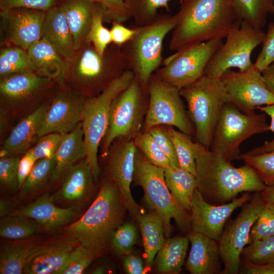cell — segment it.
Instances as JSON below:
<instances>
[{"label": "cell", "mask_w": 274, "mask_h": 274, "mask_svg": "<svg viewBox=\"0 0 274 274\" xmlns=\"http://www.w3.org/2000/svg\"><path fill=\"white\" fill-rule=\"evenodd\" d=\"M20 157L16 156L1 157L0 159V182L10 191L18 189V168Z\"/></svg>", "instance_id": "cell-47"}, {"label": "cell", "mask_w": 274, "mask_h": 274, "mask_svg": "<svg viewBox=\"0 0 274 274\" xmlns=\"http://www.w3.org/2000/svg\"><path fill=\"white\" fill-rule=\"evenodd\" d=\"M188 237H168L154 259L155 268L161 273H178L185 263L189 246Z\"/></svg>", "instance_id": "cell-32"}, {"label": "cell", "mask_w": 274, "mask_h": 274, "mask_svg": "<svg viewBox=\"0 0 274 274\" xmlns=\"http://www.w3.org/2000/svg\"><path fill=\"white\" fill-rule=\"evenodd\" d=\"M136 148L152 164L166 168L170 166L169 160L148 132H141L133 139Z\"/></svg>", "instance_id": "cell-41"}, {"label": "cell", "mask_w": 274, "mask_h": 274, "mask_svg": "<svg viewBox=\"0 0 274 274\" xmlns=\"http://www.w3.org/2000/svg\"><path fill=\"white\" fill-rule=\"evenodd\" d=\"M239 159L254 168L265 185L274 186V151L255 155L241 153Z\"/></svg>", "instance_id": "cell-42"}, {"label": "cell", "mask_w": 274, "mask_h": 274, "mask_svg": "<svg viewBox=\"0 0 274 274\" xmlns=\"http://www.w3.org/2000/svg\"><path fill=\"white\" fill-rule=\"evenodd\" d=\"M49 102V100L44 102L14 127L4 142L1 157L16 156L29 150L34 141L39 137Z\"/></svg>", "instance_id": "cell-25"}, {"label": "cell", "mask_w": 274, "mask_h": 274, "mask_svg": "<svg viewBox=\"0 0 274 274\" xmlns=\"http://www.w3.org/2000/svg\"><path fill=\"white\" fill-rule=\"evenodd\" d=\"M180 92L187 102L188 114L195 127L196 142L210 149L221 112L228 102L221 78L204 75Z\"/></svg>", "instance_id": "cell-6"}, {"label": "cell", "mask_w": 274, "mask_h": 274, "mask_svg": "<svg viewBox=\"0 0 274 274\" xmlns=\"http://www.w3.org/2000/svg\"><path fill=\"white\" fill-rule=\"evenodd\" d=\"M251 197L250 192H246L228 203L215 205L207 202L196 188L193 195L190 211V231L218 241L232 213Z\"/></svg>", "instance_id": "cell-20"}, {"label": "cell", "mask_w": 274, "mask_h": 274, "mask_svg": "<svg viewBox=\"0 0 274 274\" xmlns=\"http://www.w3.org/2000/svg\"><path fill=\"white\" fill-rule=\"evenodd\" d=\"M45 231L33 219L24 216L8 215L0 221V236L4 240L26 239Z\"/></svg>", "instance_id": "cell-36"}, {"label": "cell", "mask_w": 274, "mask_h": 274, "mask_svg": "<svg viewBox=\"0 0 274 274\" xmlns=\"http://www.w3.org/2000/svg\"><path fill=\"white\" fill-rule=\"evenodd\" d=\"M37 160L31 149L20 158L18 168V189L22 186Z\"/></svg>", "instance_id": "cell-55"}, {"label": "cell", "mask_w": 274, "mask_h": 274, "mask_svg": "<svg viewBox=\"0 0 274 274\" xmlns=\"http://www.w3.org/2000/svg\"><path fill=\"white\" fill-rule=\"evenodd\" d=\"M57 80L31 71L11 74L0 78V100L3 111L24 108L46 100L53 94Z\"/></svg>", "instance_id": "cell-15"}, {"label": "cell", "mask_w": 274, "mask_h": 274, "mask_svg": "<svg viewBox=\"0 0 274 274\" xmlns=\"http://www.w3.org/2000/svg\"><path fill=\"white\" fill-rule=\"evenodd\" d=\"M164 177L167 186L176 201L190 212L193 195L196 189L195 176L180 167L169 166L164 168Z\"/></svg>", "instance_id": "cell-33"}, {"label": "cell", "mask_w": 274, "mask_h": 274, "mask_svg": "<svg viewBox=\"0 0 274 274\" xmlns=\"http://www.w3.org/2000/svg\"><path fill=\"white\" fill-rule=\"evenodd\" d=\"M42 39L50 44L64 58L75 51L74 39L61 8L57 5L47 12Z\"/></svg>", "instance_id": "cell-27"}, {"label": "cell", "mask_w": 274, "mask_h": 274, "mask_svg": "<svg viewBox=\"0 0 274 274\" xmlns=\"http://www.w3.org/2000/svg\"><path fill=\"white\" fill-rule=\"evenodd\" d=\"M133 181L143 189L148 207L161 217L166 238L172 231V219L181 230L191 229L190 215L178 203L167 186L164 168L151 163L138 149Z\"/></svg>", "instance_id": "cell-7"}, {"label": "cell", "mask_w": 274, "mask_h": 274, "mask_svg": "<svg viewBox=\"0 0 274 274\" xmlns=\"http://www.w3.org/2000/svg\"><path fill=\"white\" fill-rule=\"evenodd\" d=\"M228 102L245 113L274 104V95L268 89L262 72L254 65L244 72L227 71L221 77Z\"/></svg>", "instance_id": "cell-16"}, {"label": "cell", "mask_w": 274, "mask_h": 274, "mask_svg": "<svg viewBox=\"0 0 274 274\" xmlns=\"http://www.w3.org/2000/svg\"><path fill=\"white\" fill-rule=\"evenodd\" d=\"M188 237L191 249L186 262V269L191 274L221 273L222 262L217 241L192 231Z\"/></svg>", "instance_id": "cell-24"}, {"label": "cell", "mask_w": 274, "mask_h": 274, "mask_svg": "<svg viewBox=\"0 0 274 274\" xmlns=\"http://www.w3.org/2000/svg\"><path fill=\"white\" fill-rule=\"evenodd\" d=\"M62 178L60 189L51 195L53 201L64 208H81L91 196L95 181L86 158L71 166Z\"/></svg>", "instance_id": "cell-21"}, {"label": "cell", "mask_w": 274, "mask_h": 274, "mask_svg": "<svg viewBox=\"0 0 274 274\" xmlns=\"http://www.w3.org/2000/svg\"><path fill=\"white\" fill-rule=\"evenodd\" d=\"M272 235H274V207L265 202L251 228L248 245Z\"/></svg>", "instance_id": "cell-45"}, {"label": "cell", "mask_w": 274, "mask_h": 274, "mask_svg": "<svg viewBox=\"0 0 274 274\" xmlns=\"http://www.w3.org/2000/svg\"><path fill=\"white\" fill-rule=\"evenodd\" d=\"M55 165L54 155L37 160L20 189V198L30 197L43 189L51 180Z\"/></svg>", "instance_id": "cell-37"}, {"label": "cell", "mask_w": 274, "mask_h": 274, "mask_svg": "<svg viewBox=\"0 0 274 274\" xmlns=\"http://www.w3.org/2000/svg\"><path fill=\"white\" fill-rule=\"evenodd\" d=\"M86 98L58 82L50 98L39 138L52 132L66 134L73 130L81 122Z\"/></svg>", "instance_id": "cell-19"}, {"label": "cell", "mask_w": 274, "mask_h": 274, "mask_svg": "<svg viewBox=\"0 0 274 274\" xmlns=\"http://www.w3.org/2000/svg\"><path fill=\"white\" fill-rule=\"evenodd\" d=\"M97 257L80 245L72 252L56 274H80Z\"/></svg>", "instance_id": "cell-46"}, {"label": "cell", "mask_w": 274, "mask_h": 274, "mask_svg": "<svg viewBox=\"0 0 274 274\" xmlns=\"http://www.w3.org/2000/svg\"><path fill=\"white\" fill-rule=\"evenodd\" d=\"M79 246V242L68 235L42 241L28 262L24 273L56 274Z\"/></svg>", "instance_id": "cell-22"}, {"label": "cell", "mask_w": 274, "mask_h": 274, "mask_svg": "<svg viewBox=\"0 0 274 274\" xmlns=\"http://www.w3.org/2000/svg\"><path fill=\"white\" fill-rule=\"evenodd\" d=\"M174 16L168 49L175 52L225 38L236 20L232 0H184Z\"/></svg>", "instance_id": "cell-2"}, {"label": "cell", "mask_w": 274, "mask_h": 274, "mask_svg": "<svg viewBox=\"0 0 274 274\" xmlns=\"http://www.w3.org/2000/svg\"><path fill=\"white\" fill-rule=\"evenodd\" d=\"M241 257L244 262L255 264L274 263V235L249 244Z\"/></svg>", "instance_id": "cell-40"}, {"label": "cell", "mask_w": 274, "mask_h": 274, "mask_svg": "<svg viewBox=\"0 0 274 274\" xmlns=\"http://www.w3.org/2000/svg\"><path fill=\"white\" fill-rule=\"evenodd\" d=\"M127 211L116 184L105 177L92 204L77 220L65 229L79 245L98 257L111 246L113 235L124 221Z\"/></svg>", "instance_id": "cell-1"}, {"label": "cell", "mask_w": 274, "mask_h": 274, "mask_svg": "<svg viewBox=\"0 0 274 274\" xmlns=\"http://www.w3.org/2000/svg\"><path fill=\"white\" fill-rule=\"evenodd\" d=\"M242 273L274 274V263L255 264L243 262Z\"/></svg>", "instance_id": "cell-57"}, {"label": "cell", "mask_w": 274, "mask_h": 274, "mask_svg": "<svg viewBox=\"0 0 274 274\" xmlns=\"http://www.w3.org/2000/svg\"><path fill=\"white\" fill-rule=\"evenodd\" d=\"M11 202L5 199H1L0 201V216L1 217L9 215L13 210Z\"/></svg>", "instance_id": "cell-60"}, {"label": "cell", "mask_w": 274, "mask_h": 274, "mask_svg": "<svg viewBox=\"0 0 274 274\" xmlns=\"http://www.w3.org/2000/svg\"><path fill=\"white\" fill-rule=\"evenodd\" d=\"M106 272V268L104 266H99L95 268L92 272V273H104Z\"/></svg>", "instance_id": "cell-61"}, {"label": "cell", "mask_w": 274, "mask_h": 274, "mask_svg": "<svg viewBox=\"0 0 274 274\" xmlns=\"http://www.w3.org/2000/svg\"><path fill=\"white\" fill-rule=\"evenodd\" d=\"M104 22L109 23L105 11L101 9L93 17L88 35V41L101 54L112 43L110 30L104 26Z\"/></svg>", "instance_id": "cell-44"}, {"label": "cell", "mask_w": 274, "mask_h": 274, "mask_svg": "<svg viewBox=\"0 0 274 274\" xmlns=\"http://www.w3.org/2000/svg\"><path fill=\"white\" fill-rule=\"evenodd\" d=\"M56 165L51 180L56 182L73 165L86 157L81 122L71 132L65 134L54 154Z\"/></svg>", "instance_id": "cell-29"}, {"label": "cell", "mask_w": 274, "mask_h": 274, "mask_svg": "<svg viewBox=\"0 0 274 274\" xmlns=\"http://www.w3.org/2000/svg\"><path fill=\"white\" fill-rule=\"evenodd\" d=\"M149 105L143 132L156 125L175 127L188 135H195V127L186 110L180 90L160 80L154 74L148 83Z\"/></svg>", "instance_id": "cell-12"}, {"label": "cell", "mask_w": 274, "mask_h": 274, "mask_svg": "<svg viewBox=\"0 0 274 274\" xmlns=\"http://www.w3.org/2000/svg\"><path fill=\"white\" fill-rule=\"evenodd\" d=\"M165 126L174 145L180 167L195 176L196 157L206 147L196 142H193L192 136L177 130L173 126Z\"/></svg>", "instance_id": "cell-35"}, {"label": "cell", "mask_w": 274, "mask_h": 274, "mask_svg": "<svg viewBox=\"0 0 274 274\" xmlns=\"http://www.w3.org/2000/svg\"><path fill=\"white\" fill-rule=\"evenodd\" d=\"M123 265L125 271L128 274H143L148 271L143 259L132 252L123 256Z\"/></svg>", "instance_id": "cell-56"}, {"label": "cell", "mask_w": 274, "mask_h": 274, "mask_svg": "<svg viewBox=\"0 0 274 274\" xmlns=\"http://www.w3.org/2000/svg\"><path fill=\"white\" fill-rule=\"evenodd\" d=\"M47 12L26 8L0 10L1 46L14 45L25 50L42 39Z\"/></svg>", "instance_id": "cell-17"}, {"label": "cell", "mask_w": 274, "mask_h": 274, "mask_svg": "<svg viewBox=\"0 0 274 274\" xmlns=\"http://www.w3.org/2000/svg\"><path fill=\"white\" fill-rule=\"evenodd\" d=\"M223 43L222 39L212 40L176 51L154 74L180 90L205 75L207 66Z\"/></svg>", "instance_id": "cell-13"}, {"label": "cell", "mask_w": 274, "mask_h": 274, "mask_svg": "<svg viewBox=\"0 0 274 274\" xmlns=\"http://www.w3.org/2000/svg\"><path fill=\"white\" fill-rule=\"evenodd\" d=\"M258 110L270 117L271 120L269 125V130H271L273 133V138L270 141H266L260 146L254 148L243 153L246 155H255L274 151V104L259 107Z\"/></svg>", "instance_id": "cell-53"}, {"label": "cell", "mask_w": 274, "mask_h": 274, "mask_svg": "<svg viewBox=\"0 0 274 274\" xmlns=\"http://www.w3.org/2000/svg\"><path fill=\"white\" fill-rule=\"evenodd\" d=\"M262 74L267 87L274 95V63L265 68Z\"/></svg>", "instance_id": "cell-58"}, {"label": "cell", "mask_w": 274, "mask_h": 274, "mask_svg": "<svg viewBox=\"0 0 274 274\" xmlns=\"http://www.w3.org/2000/svg\"><path fill=\"white\" fill-rule=\"evenodd\" d=\"M195 170L197 189L213 204L228 203L241 193L261 192L266 186L250 165L235 167L207 148L196 157Z\"/></svg>", "instance_id": "cell-4"}, {"label": "cell", "mask_w": 274, "mask_h": 274, "mask_svg": "<svg viewBox=\"0 0 274 274\" xmlns=\"http://www.w3.org/2000/svg\"><path fill=\"white\" fill-rule=\"evenodd\" d=\"M30 71L42 77L60 79L65 59L50 44L41 39L27 50Z\"/></svg>", "instance_id": "cell-30"}, {"label": "cell", "mask_w": 274, "mask_h": 274, "mask_svg": "<svg viewBox=\"0 0 274 274\" xmlns=\"http://www.w3.org/2000/svg\"><path fill=\"white\" fill-rule=\"evenodd\" d=\"M126 70L121 47L111 43L101 54L88 41L65 59L58 82L91 98L101 93Z\"/></svg>", "instance_id": "cell-3"}, {"label": "cell", "mask_w": 274, "mask_h": 274, "mask_svg": "<svg viewBox=\"0 0 274 274\" xmlns=\"http://www.w3.org/2000/svg\"><path fill=\"white\" fill-rule=\"evenodd\" d=\"M264 201L260 192H256L243 206L237 216L223 229L217 241L224 269L222 274L239 272L242 252L248 245L251 228L258 217Z\"/></svg>", "instance_id": "cell-14"}, {"label": "cell", "mask_w": 274, "mask_h": 274, "mask_svg": "<svg viewBox=\"0 0 274 274\" xmlns=\"http://www.w3.org/2000/svg\"><path fill=\"white\" fill-rule=\"evenodd\" d=\"M105 11L109 23L126 22L131 18L125 0H92Z\"/></svg>", "instance_id": "cell-49"}, {"label": "cell", "mask_w": 274, "mask_h": 274, "mask_svg": "<svg viewBox=\"0 0 274 274\" xmlns=\"http://www.w3.org/2000/svg\"><path fill=\"white\" fill-rule=\"evenodd\" d=\"M135 225L130 222L123 223L115 231L111 241V247L116 254L124 256L132 252L138 240Z\"/></svg>", "instance_id": "cell-43"}, {"label": "cell", "mask_w": 274, "mask_h": 274, "mask_svg": "<svg viewBox=\"0 0 274 274\" xmlns=\"http://www.w3.org/2000/svg\"><path fill=\"white\" fill-rule=\"evenodd\" d=\"M149 105V93L134 76L129 84L113 99L110 107L108 130L99 148L105 157L117 138L133 140L142 132Z\"/></svg>", "instance_id": "cell-8"}, {"label": "cell", "mask_w": 274, "mask_h": 274, "mask_svg": "<svg viewBox=\"0 0 274 274\" xmlns=\"http://www.w3.org/2000/svg\"><path fill=\"white\" fill-rule=\"evenodd\" d=\"M134 76L131 71L126 70L101 93L93 97L87 98L84 103L81 124L86 159L95 181H97L101 173L98 150L109 127L111 103L114 97L129 84Z\"/></svg>", "instance_id": "cell-9"}, {"label": "cell", "mask_w": 274, "mask_h": 274, "mask_svg": "<svg viewBox=\"0 0 274 274\" xmlns=\"http://www.w3.org/2000/svg\"><path fill=\"white\" fill-rule=\"evenodd\" d=\"M269 130L265 113H243L227 102L220 114L209 149L231 162L239 159V147L245 140Z\"/></svg>", "instance_id": "cell-10"}, {"label": "cell", "mask_w": 274, "mask_h": 274, "mask_svg": "<svg viewBox=\"0 0 274 274\" xmlns=\"http://www.w3.org/2000/svg\"><path fill=\"white\" fill-rule=\"evenodd\" d=\"M260 193L264 202L274 207V186H266Z\"/></svg>", "instance_id": "cell-59"}, {"label": "cell", "mask_w": 274, "mask_h": 274, "mask_svg": "<svg viewBox=\"0 0 274 274\" xmlns=\"http://www.w3.org/2000/svg\"><path fill=\"white\" fill-rule=\"evenodd\" d=\"M172 0H125L135 26L144 25L154 21L160 8L169 13V3ZM184 0H179L181 4Z\"/></svg>", "instance_id": "cell-38"}, {"label": "cell", "mask_w": 274, "mask_h": 274, "mask_svg": "<svg viewBox=\"0 0 274 274\" xmlns=\"http://www.w3.org/2000/svg\"><path fill=\"white\" fill-rule=\"evenodd\" d=\"M148 132L166 155L170 166L180 167L174 145L167 132L165 125L154 126L150 128Z\"/></svg>", "instance_id": "cell-48"}, {"label": "cell", "mask_w": 274, "mask_h": 274, "mask_svg": "<svg viewBox=\"0 0 274 274\" xmlns=\"http://www.w3.org/2000/svg\"><path fill=\"white\" fill-rule=\"evenodd\" d=\"M65 134L52 132L40 137L31 149L37 160L54 155Z\"/></svg>", "instance_id": "cell-50"}, {"label": "cell", "mask_w": 274, "mask_h": 274, "mask_svg": "<svg viewBox=\"0 0 274 274\" xmlns=\"http://www.w3.org/2000/svg\"><path fill=\"white\" fill-rule=\"evenodd\" d=\"M81 212L80 207L57 206L51 195L46 193L32 203L14 209L9 215L28 217L39 223L45 230L53 231L73 222Z\"/></svg>", "instance_id": "cell-23"}, {"label": "cell", "mask_w": 274, "mask_h": 274, "mask_svg": "<svg viewBox=\"0 0 274 274\" xmlns=\"http://www.w3.org/2000/svg\"><path fill=\"white\" fill-rule=\"evenodd\" d=\"M137 148L133 140L122 138L115 139L109 148L105 160L106 176L119 189L127 211L133 217L142 213L131 193L134 160Z\"/></svg>", "instance_id": "cell-18"}, {"label": "cell", "mask_w": 274, "mask_h": 274, "mask_svg": "<svg viewBox=\"0 0 274 274\" xmlns=\"http://www.w3.org/2000/svg\"><path fill=\"white\" fill-rule=\"evenodd\" d=\"M0 78L30 71L27 51L14 45H1Z\"/></svg>", "instance_id": "cell-39"}, {"label": "cell", "mask_w": 274, "mask_h": 274, "mask_svg": "<svg viewBox=\"0 0 274 274\" xmlns=\"http://www.w3.org/2000/svg\"><path fill=\"white\" fill-rule=\"evenodd\" d=\"M262 44L261 52L254 63L261 72L274 63V22L269 24Z\"/></svg>", "instance_id": "cell-51"}, {"label": "cell", "mask_w": 274, "mask_h": 274, "mask_svg": "<svg viewBox=\"0 0 274 274\" xmlns=\"http://www.w3.org/2000/svg\"><path fill=\"white\" fill-rule=\"evenodd\" d=\"M236 19L261 29L268 14H274V0H232Z\"/></svg>", "instance_id": "cell-34"}, {"label": "cell", "mask_w": 274, "mask_h": 274, "mask_svg": "<svg viewBox=\"0 0 274 274\" xmlns=\"http://www.w3.org/2000/svg\"><path fill=\"white\" fill-rule=\"evenodd\" d=\"M265 33L245 21L236 20L227 34L225 42L214 54L205 70V75L221 78L232 68L247 71L254 66L253 50L262 44Z\"/></svg>", "instance_id": "cell-11"}, {"label": "cell", "mask_w": 274, "mask_h": 274, "mask_svg": "<svg viewBox=\"0 0 274 274\" xmlns=\"http://www.w3.org/2000/svg\"><path fill=\"white\" fill-rule=\"evenodd\" d=\"M135 218L142 234L145 263L148 271L165 241L164 226L161 217L153 211L141 213Z\"/></svg>", "instance_id": "cell-31"}, {"label": "cell", "mask_w": 274, "mask_h": 274, "mask_svg": "<svg viewBox=\"0 0 274 274\" xmlns=\"http://www.w3.org/2000/svg\"><path fill=\"white\" fill-rule=\"evenodd\" d=\"M60 0H0V10L26 8L48 11L57 6Z\"/></svg>", "instance_id": "cell-52"}, {"label": "cell", "mask_w": 274, "mask_h": 274, "mask_svg": "<svg viewBox=\"0 0 274 274\" xmlns=\"http://www.w3.org/2000/svg\"><path fill=\"white\" fill-rule=\"evenodd\" d=\"M176 23L174 15L159 13L151 23L135 26L133 37L121 46L126 70L131 71L147 88L150 77L162 62L163 41Z\"/></svg>", "instance_id": "cell-5"}, {"label": "cell", "mask_w": 274, "mask_h": 274, "mask_svg": "<svg viewBox=\"0 0 274 274\" xmlns=\"http://www.w3.org/2000/svg\"><path fill=\"white\" fill-rule=\"evenodd\" d=\"M42 241L33 236L1 242L0 273H24L28 262Z\"/></svg>", "instance_id": "cell-28"}, {"label": "cell", "mask_w": 274, "mask_h": 274, "mask_svg": "<svg viewBox=\"0 0 274 274\" xmlns=\"http://www.w3.org/2000/svg\"><path fill=\"white\" fill-rule=\"evenodd\" d=\"M58 5L73 33L76 50L88 42L93 17L102 8L92 0H60Z\"/></svg>", "instance_id": "cell-26"}, {"label": "cell", "mask_w": 274, "mask_h": 274, "mask_svg": "<svg viewBox=\"0 0 274 274\" xmlns=\"http://www.w3.org/2000/svg\"><path fill=\"white\" fill-rule=\"evenodd\" d=\"M112 43L121 47L128 41L134 35V27L129 28L124 26L122 23L113 22L110 29Z\"/></svg>", "instance_id": "cell-54"}]
</instances>
